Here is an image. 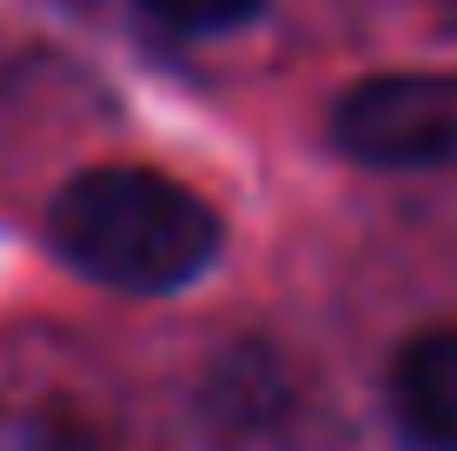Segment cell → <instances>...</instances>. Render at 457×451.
<instances>
[{"label":"cell","mask_w":457,"mask_h":451,"mask_svg":"<svg viewBox=\"0 0 457 451\" xmlns=\"http://www.w3.org/2000/svg\"><path fill=\"white\" fill-rule=\"evenodd\" d=\"M332 146L378 173L457 160V73H371L332 106Z\"/></svg>","instance_id":"2"},{"label":"cell","mask_w":457,"mask_h":451,"mask_svg":"<svg viewBox=\"0 0 457 451\" xmlns=\"http://www.w3.org/2000/svg\"><path fill=\"white\" fill-rule=\"evenodd\" d=\"M139 7L172 34H226V27L252 21L265 0H139Z\"/></svg>","instance_id":"5"},{"label":"cell","mask_w":457,"mask_h":451,"mask_svg":"<svg viewBox=\"0 0 457 451\" xmlns=\"http://www.w3.org/2000/svg\"><path fill=\"white\" fill-rule=\"evenodd\" d=\"M54 253L80 279L126 299H160L193 286L219 259L226 226L193 186L153 166H87L54 193Z\"/></svg>","instance_id":"1"},{"label":"cell","mask_w":457,"mask_h":451,"mask_svg":"<svg viewBox=\"0 0 457 451\" xmlns=\"http://www.w3.org/2000/svg\"><path fill=\"white\" fill-rule=\"evenodd\" d=\"M391 405L424 451H457V319L424 325L391 359Z\"/></svg>","instance_id":"3"},{"label":"cell","mask_w":457,"mask_h":451,"mask_svg":"<svg viewBox=\"0 0 457 451\" xmlns=\"http://www.w3.org/2000/svg\"><path fill=\"white\" fill-rule=\"evenodd\" d=\"M0 451H100V438L67 405H7L0 412Z\"/></svg>","instance_id":"4"},{"label":"cell","mask_w":457,"mask_h":451,"mask_svg":"<svg viewBox=\"0 0 457 451\" xmlns=\"http://www.w3.org/2000/svg\"><path fill=\"white\" fill-rule=\"evenodd\" d=\"M445 21H451V27H457V0H445Z\"/></svg>","instance_id":"6"}]
</instances>
